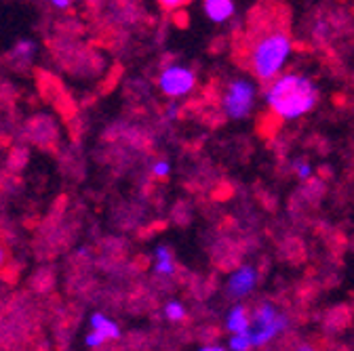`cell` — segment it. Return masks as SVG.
Here are the masks:
<instances>
[{
	"instance_id": "18",
	"label": "cell",
	"mask_w": 354,
	"mask_h": 351,
	"mask_svg": "<svg viewBox=\"0 0 354 351\" xmlns=\"http://www.w3.org/2000/svg\"><path fill=\"white\" fill-rule=\"evenodd\" d=\"M167 118H169V120H177V118H180V106H177L175 101L169 103V108H167Z\"/></svg>"
},
{
	"instance_id": "16",
	"label": "cell",
	"mask_w": 354,
	"mask_h": 351,
	"mask_svg": "<svg viewBox=\"0 0 354 351\" xmlns=\"http://www.w3.org/2000/svg\"><path fill=\"white\" fill-rule=\"evenodd\" d=\"M106 343V339L100 334V332H95V330H91L86 337H84V345L86 347H91V349H95V347H102Z\"/></svg>"
},
{
	"instance_id": "9",
	"label": "cell",
	"mask_w": 354,
	"mask_h": 351,
	"mask_svg": "<svg viewBox=\"0 0 354 351\" xmlns=\"http://www.w3.org/2000/svg\"><path fill=\"white\" fill-rule=\"evenodd\" d=\"M154 272L158 276H173L175 274V259L167 244H158L154 248Z\"/></svg>"
},
{
	"instance_id": "19",
	"label": "cell",
	"mask_w": 354,
	"mask_h": 351,
	"mask_svg": "<svg viewBox=\"0 0 354 351\" xmlns=\"http://www.w3.org/2000/svg\"><path fill=\"white\" fill-rule=\"evenodd\" d=\"M51 5H53L55 9H70L72 0H51Z\"/></svg>"
},
{
	"instance_id": "3",
	"label": "cell",
	"mask_w": 354,
	"mask_h": 351,
	"mask_svg": "<svg viewBox=\"0 0 354 351\" xmlns=\"http://www.w3.org/2000/svg\"><path fill=\"white\" fill-rule=\"evenodd\" d=\"M257 101V86L249 78H234L226 84V91L221 95V112L228 120H247Z\"/></svg>"
},
{
	"instance_id": "15",
	"label": "cell",
	"mask_w": 354,
	"mask_h": 351,
	"mask_svg": "<svg viewBox=\"0 0 354 351\" xmlns=\"http://www.w3.org/2000/svg\"><path fill=\"white\" fill-rule=\"evenodd\" d=\"M150 170H152L154 177L165 179V177H169V172H171V164H169V160H156V162L150 166Z\"/></svg>"
},
{
	"instance_id": "4",
	"label": "cell",
	"mask_w": 354,
	"mask_h": 351,
	"mask_svg": "<svg viewBox=\"0 0 354 351\" xmlns=\"http://www.w3.org/2000/svg\"><path fill=\"white\" fill-rule=\"evenodd\" d=\"M287 328V316L279 312L272 303H261L251 312V330L249 339L253 347L268 345Z\"/></svg>"
},
{
	"instance_id": "14",
	"label": "cell",
	"mask_w": 354,
	"mask_h": 351,
	"mask_svg": "<svg viewBox=\"0 0 354 351\" xmlns=\"http://www.w3.org/2000/svg\"><path fill=\"white\" fill-rule=\"evenodd\" d=\"M228 349H232V351H247V349H253L249 334H230Z\"/></svg>"
},
{
	"instance_id": "21",
	"label": "cell",
	"mask_w": 354,
	"mask_h": 351,
	"mask_svg": "<svg viewBox=\"0 0 354 351\" xmlns=\"http://www.w3.org/2000/svg\"><path fill=\"white\" fill-rule=\"evenodd\" d=\"M5 261H7V254H5V248L0 246V268H5Z\"/></svg>"
},
{
	"instance_id": "6",
	"label": "cell",
	"mask_w": 354,
	"mask_h": 351,
	"mask_svg": "<svg viewBox=\"0 0 354 351\" xmlns=\"http://www.w3.org/2000/svg\"><path fill=\"white\" fill-rule=\"evenodd\" d=\"M255 284H257V270L253 265H241L228 278L226 290L234 301H243L253 292Z\"/></svg>"
},
{
	"instance_id": "10",
	"label": "cell",
	"mask_w": 354,
	"mask_h": 351,
	"mask_svg": "<svg viewBox=\"0 0 354 351\" xmlns=\"http://www.w3.org/2000/svg\"><path fill=\"white\" fill-rule=\"evenodd\" d=\"M91 330L100 332L106 341H118L120 339V328L116 322H112L104 314H93L91 316Z\"/></svg>"
},
{
	"instance_id": "1",
	"label": "cell",
	"mask_w": 354,
	"mask_h": 351,
	"mask_svg": "<svg viewBox=\"0 0 354 351\" xmlns=\"http://www.w3.org/2000/svg\"><path fill=\"white\" fill-rule=\"evenodd\" d=\"M319 99H321V91L317 82L310 76L297 72L279 74L263 89L266 106L270 108V112L277 118L285 122L308 116L319 106Z\"/></svg>"
},
{
	"instance_id": "17",
	"label": "cell",
	"mask_w": 354,
	"mask_h": 351,
	"mask_svg": "<svg viewBox=\"0 0 354 351\" xmlns=\"http://www.w3.org/2000/svg\"><path fill=\"white\" fill-rule=\"evenodd\" d=\"M186 3H188V0H158V5L165 11H177V9H182Z\"/></svg>"
},
{
	"instance_id": "2",
	"label": "cell",
	"mask_w": 354,
	"mask_h": 351,
	"mask_svg": "<svg viewBox=\"0 0 354 351\" xmlns=\"http://www.w3.org/2000/svg\"><path fill=\"white\" fill-rule=\"evenodd\" d=\"M293 53V40L285 30H272L257 38L251 47L249 63L257 80L270 82L279 74H283L287 61Z\"/></svg>"
},
{
	"instance_id": "11",
	"label": "cell",
	"mask_w": 354,
	"mask_h": 351,
	"mask_svg": "<svg viewBox=\"0 0 354 351\" xmlns=\"http://www.w3.org/2000/svg\"><path fill=\"white\" fill-rule=\"evenodd\" d=\"M186 316H188V312H186V307L180 301H169L165 305V318L169 322H182Z\"/></svg>"
},
{
	"instance_id": "13",
	"label": "cell",
	"mask_w": 354,
	"mask_h": 351,
	"mask_svg": "<svg viewBox=\"0 0 354 351\" xmlns=\"http://www.w3.org/2000/svg\"><path fill=\"white\" fill-rule=\"evenodd\" d=\"M293 170L297 174V179L299 181H308V179H313V174H315V168L310 162H304V160H295L293 162Z\"/></svg>"
},
{
	"instance_id": "20",
	"label": "cell",
	"mask_w": 354,
	"mask_h": 351,
	"mask_svg": "<svg viewBox=\"0 0 354 351\" xmlns=\"http://www.w3.org/2000/svg\"><path fill=\"white\" fill-rule=\"evenodd\" d=\"M201 349H203V351H221V349H224V345H219V343H211V345H203Z\"/></svg>"
},
{
	"instance_id": "5",
	"label": "cell",
	"mask_w": 354,
	"mask_h": 351,
	"mask_svg": "<svg viewBox=\"0 0 354 351\" xmlns=\"http://www.w3.org/2000/svg\"><path fill=\"white\" fill-rule=\"evenodd\" d=\"M196 86V72L184 63H171L158 76V89L169 99H182Z\"/></svg>"
},
{
	"instance_id": "8",
	"label": "cell",
	"mask_w": 354,
	"mask_h": 351,
	"mask_svg": "<svg viewBox=\"0 0 354 351\" xmlns=\"http://www.w3.org/2000/svg\"><path fill=\"white\" fill-rule=\"evenodd\" d=\"M226 330L230 334H249L251 330V312L245 305H232V310L226 316Z\"/></svg>"
},
{
	"instance_id": "12",
	"label": "cell",
	"mask_w": 354,
	"mask_h": 351,
	"mask_svg": "<svg viewBox=\"0 0 354 351\" xmlns=\"http://www.w3.org/2000/svg\"><path fill=\"white\" fill-rule=\"evenodd\" d=\"M34 51H36V47H34L32 40H19L17 45H15V49H13V57L28 61V59H32Z\"/></svg>"
},
{
	"instance_id": "7",
	"label": "cell",
	"mask_w": 354,
	"mask_h": 351,
	"mask_svg": "<svg viewBox=\"0 0 354 351\" xmlns=\"http://www.w3.org/2000/svg\"><path fill=\"white\" fill-rule=\"evenodd\" d=\"M203 11L213 23H226L234 17V0H203Z\"/></svg>"
}]
</instances>
